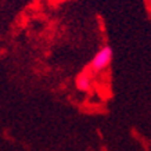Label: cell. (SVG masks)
Returning <instances> with one entry per match:
<instances>
[{
  "instance_id": "7a4b0ae2",
  "label": "cell",
  "mask_w": 151,
  "mask_h": 151,
  "mask_svg": "<svg viewBox=\"0 0 151 151\" xmlns=\"http://www.w3.org/2000/svg\"><path fill=\"white\" fill-rule=\"evenodd\" d=\"M76 87H78L81 92H87L92 87V79H90V76H87L85 73L79 75L78 79H76Z\"/></svg>"
},
{
  "instance_id": "6da1fadb",
  "label": "cell",
  "mask_w": 151,
  "mask_h": 151,
  "mask_svg": "<svg viewBox=\"0 0 151 151\" xmlns=\"http://www.w3.org/2000/svg\"><path fill=\"white\" fill-rule=\"evenodd\" d=\"M112 55H114V51L110 46H103L92 58V64H90L92 69L96 72H100V71L108 68V65L112 61Z\"/></svg>"
}]
</instances>
